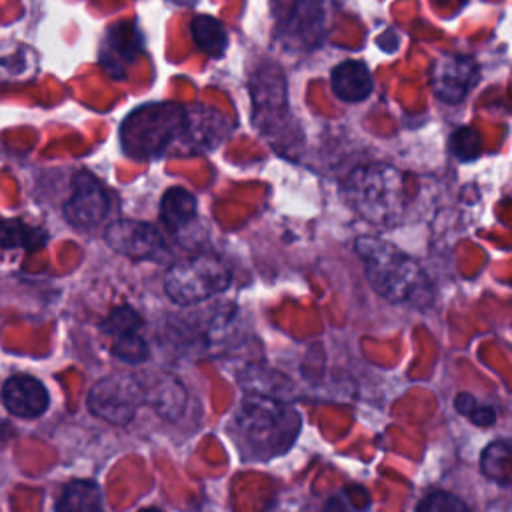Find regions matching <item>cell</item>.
Returning a JSON list of instances; mask_svg holds the SVG:
<instances>
[{"instance_id":"cell-2","label":"cell","mask_w":512,"mask_h":512,"mask_svg":"<svg viewBox=\"0 0 512 512\" xmlns=\"http://www.w3.org/2000/svg\"><path fill=\"white\" fill-rule=\"evenodd\" d=\"M370 286L386 300L394 304L420 302L430 294V282L420 264L396 246L362 236L356 242Z\"/></svg>"},{"instance_id":"cell-1","label":"cell","mask_w":512,"mask_h":512,"mask_svg":"<svg viewBox=\"0 0 512 512\" xmlns=\"http://www.w3.org/2000/svg\"><path fill=\"white\" fill-rule=\"evenodd\" d=\"M300 428V414L290 404L260 392L242 398L228 426L240 456L256 462H266L288 452Z\"/></svg>"},{"instance_id":"cell-11","label":"cell","mask_w":512,"mask_h":512,"mask_svg":"<svg viewBox=\"0 0 512 512\" xmlns=\"http://www.w3.org/2000/svg\"><path fill=\"white\" fill-rule=\"evenodd\" d=\"M478 64L470 56L444 54L432 64L430 84L434 94L448 104L462 102L478 80Z\"/></svg>"},{"instance_id":"cell-18","label":"cell","mask_w":512,"mask_h":512,"mask_svg":"<svg viewBox=\"0 0 512 512\" xmlns=\"http://www.w3.org/2000/svg\"><path fill=\"white\" fill-rule=\"evenodd\" d=\"M190 34L196 46L210 58H220L228 46V34L220 20L208 14H198L190 22Z\"/></svg>"},{"instance_id":"cell-21","label":"cell","mask_w":512,"mask_h":512,"mask_svg":"<svg viewBox=\"0 0 512 512\" xmlns=\"http://www.w3.org/2000/svg\"><path fill=\"white\" fill-rule=\"evenodd\" d=\"M100 328L106 336H110L114 340L118 336L130 334V332H138L142 328V318L134 308L118 306L106 316V320L102 322Z\"/></svg>"},{"instance_id":"cell-24","label":"cell","mask_w":512,"mask_h":512,"mask_svg":"<svg viewBox=\"0 0 512 512\" xmlns=\"http://www.w3.org/2000/svg\"><path fill=\"white\" fill-rule=\"evenodd\" d=\"M418 510H430V512H462V510H468V506L452 496V494H446V492H432L428 494L420 504H418Z\"/></svg>"},{"instance_id":"cell-7","label":"cell","mask_w":512,"mask_h":512,"mask_svg":"<svg viewBox=\"0 0 512 512\" xmlns=\"http://www.w3.org/2000/svg\"><path fill=\"white\" fill-rule=\"evenodd\" d=\"M254 124L272 140L280 136L288 122V100L284 74L274 64L260 66L250 80Z\"/></svg>"},{"instance_id":"cell-9","label":"cell","mask_w":512,"mask_h":512,"mask_svg":"<svg viewBox=\"0 0 512 512\" xmlns=\"http://www.w3.org/2000/svg\"><path fill=\"white\" fill-rule=\"evenodd\" d=\"M110 210L108 190L92 174L80 172L74 176L72 194L64 204L66 220L82 230L98 226Z\"/></svg>"},{"instance_id":"cell-12","label":"cell","mask_w":512,"mask_h":512,"mask_svg":"<svg viewBox=\"0 0 512 512\" xmlns=\"http://www.w3.org/2000/svg\"><path fill=\"white\" fill-rule=\"evenodd\" d=\"M184 126L178 140L192 152H206L216 148L228 134L226 118L206 106L184 108Z\"/></svg>"},{"instance_id":"cell-20","label":"cell","mask_w":512,"mask_h":512,"mask_svg":"<svg viewBox=\"0 0 512 512\" xmlns=\"http://www.w3.org/2000/svg\"><path fill=\"white\" fill-rule=\"evenodd\" d=\"M58 510H82L96 512L102 508V490L96 482L90 480H72L66 484L64 492L56 502Z\"/></svg>"},{"instance_id":"cell-26","label":"cell","mask_w":512,"mask_h":512,"mask_svg":"<svg viewBox=\"0 0 512 512\" xmlns=\"http://www.w3.org/2000/svg\"><path fill=\"white\" fill-rule=\"evenodd\" d=\"M170 4H176V6H194L198 4L200 0H168Z\"/></svg>"},{"instance_id":"cell-22","label":"cell","mask_w":512,"mask_h":512,"mask_svg":"<svg viewBox=\"0 0 512 512\" xmlns=\"http://www.w3.org/2000/svg\"><path fill=\"white\" fill-rule=\"evenodd\" d=\"M454 406L462 416H466L470 422H474L478 426H490V424L496 422V410L488 404L478 402L468 392H460L454 400Z\"/></svg>"},{"instance_id":"cell-13","label":"cell","mask_w":512,"mask_h":512,"mask_svg":"<svg viewBox=\"0 0 512 512\" xmlns=\"http://www.w3.org/2000/svg\"><path fill=\"white\" fill-rule=\"evenodd\" d=\"M2 402L18 418H38L48 410L50 394L38 378L14 374L2 386Z\"/></svg>"},{"instance_id":"cell-10","label":"cell","mask_w":512,"mask_h":512,"mask_svg":"<svg viewBox=\"0 0 512 512\" xmlns=\"http://www.w3.org/2000/svg\"><path fill=\"white\" fill-rule=\"evenodd\" d=\"M110 248L136 260H158L166 254V242L158 228L140 220H118L104 234Z\"/></svg>"},{"instance_id":"cell-16","label":"cell","mask_w":512,"mask_h":512,"mask_svg":"<svg viewBox=\"0 0 512 512\" xmlns=\"http://www.w3.org/2000/svg\"><path fill=\"white\" fill-rule=\"evenodd\" d=\"M144 402H148L160 416L176 420L186 406V390L174 376H160L158 382L144 388Z\"/></svg>"},{"instance_id":"cell-6","label":"cell","mask_w":512,"mask_h":512,"mask_svg":"<svg viewBox=\"0 0 512 512\" xmlns=\"http://www.w3.org/2000/svg\"><path fill=\"white\" fill-rule=\"evenodd\" d=\"M88 410L116 426L128 424L144 404V386L130 372H116L98 380L88 392Z\"/></svg>"},{"instance_id":"cell-15","label":"cell","mask_w":512,"mask_h":512,"mask_svg":"<svg viewBox=\"0 0 512 512\" xmlns=\"http://www.w3.org/2000/svg\"><path fill=\"white\" fill-rule=\"evenodd\" d=\"M332 90L344 102H362L372 92V74L360 60H346L332 70Z\"/></svg>"},{"instance_id":"cell-14","label":"cell","mask_w":512,"mask_h":512,"mask_svg":"<svg viewBox=\"0 0 512 512\" xmlns=\"http://www.w3.org/2000/svg\"><path fill=\"white\" fill-rule=\"evenodd\" d=\"M140 48H142V36L138 28L134 24L120 22L112 26L104 38L102 52H100L102 66H106L110 74L120 78L124 68L128 66V62L134 60Z\"/></svg>"},{"instance_id":"cell-5","label":"cell","mask_w":512,"mask_h":512,"mask_svg":"<svg viewBox=\"0 0 512 512\" xmlns=\"http://www.w3.org/2000/svg\"><path fill=\"white\" fill-rule=\"evenodd\" d=\"M230 280V270L220 258L200 254L174 262L166 270L164 290L172 302L190 306L222 294Z\"/></svg>"},{"instance_id":"cell-8","label":"cell","mask_w":512,"mask_h":512,"mask_svg":"<svg viewBox=\"0 0 512 512\" xmlns=\"http://www.w3.org/2000/svg\"><path fill=\"white\" fill-rule=\"evenodd\" d=\"M276 38L292 48L314 46L322 36L324 12L318 0H274Z\"/></svg>"},{"instance_id":"cell-3","label":"cell","mask_w":512,"mask_h":512,"mask_svg":"<svg viewBox=\"0 0 512 512\" xmlns=\"http://www.w3.org/2000/svg\"><path fill=\"white\" fill-rule=\"evenodd\" d=\"M348 204L374 226H392L404 210V176L388 164L354 168L344 182Z\"/></svg>"},{"instance_id":"cell-17","label":"cell","mask_w":512,"mask_h":512,"mask_svg":"<svg viewBox=\"0 0 512 512\" xmlns=\"http://www.w3.org/2000/svg\"><path fill=\"white\" fill-rule=\"evenodd\" d=\"M160 220L172 232L188 228L196 220V196L184 188H170L160 200Z\"/></svg>"},{"instance_id":"cell-25","label":"cell","mask_w":512,"mask_h":512,"mask_svg":"<svg viewBox=\"0 0 512 512\" xmlns=\"http://www.w3.org/2000/svg\"><path fill=\"white\" fill-rule=\"evenodd\" d=\"M452 144H454V152L460 156V158H474L478 152H480V136L476 130L472 128H462L454 134L452 138Z\"/></svg>"},{"instance_id":"cell-4","label":"cell","mask_w":512,"mask_h":512,"mask_svg":"<svg viewBox=\"0 0 512 512\" xmlns=\"http://www.w3.org/2000/svg\"><path fill=\"white\" fill-rule=\"evenodd\" d=\"M184 106L154 102L130 112L120 128V142L126 154L148 160L162 154L182 132Z\"/></svg>"},{"instance_id":"cell-19","label":"cell","mask_w":512,"mask_h":512,"mask_svg":"<svg viewBox=\"0 0 512 512\" xmlns=\"http://www.w3.org/2000/svg\"><path fill=\"white\" fill-rule=\"evenodd\" d=\"M480 470L486 478L508 486L512 480V448L510 440L502 438L490 442L480 456Z\"/></svg>"},{"instance_id":"cell-23","label":"cell","mask_w":512,"mask_h":512,"mask_svg":"<svg viewBox=\"0 0 512 512\" xmlns=\"http://www.w3.org/2000/svg\"><path fill=\"white\" fill-rule=\"evenodd\" d=\"M112 352L122 362L138 364L148 356V346L138 332H130L112 340Z\"/></svg>"}]
</instances>
